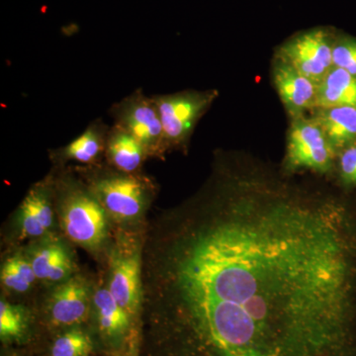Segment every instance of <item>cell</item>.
<instances>
[{
	"label": "cell",
	"instance_id": "1",
	"mask_svg": "<svg viewBox=\"0 0 356 356\" xmlns=\"http://www.w3.org/2000/svg\"><path fill=\"white\" fill-rule=\"evenodd\" d=\"M236 152L163 216L142 298L165 356H356V199Z\"/></svg>",
	"mask_w": 356,
	"mask_h": 356
},
{
	"label": "cell",
	"instance_id": "2",
	"mask_svg": "<svg viewBox=\"0 0 356 356\" xmlns=\"http://www.w3.org/2000/svg\"><path fill=\"white\" fill-rule=\"evenodd\" d=\"M337 154L309 115L290 120L286 151L281 168L289 175L309 172L330 178L336 172Z\"/></svg>",
	"mask_w": 356,
	"mask_h": 356
},
{
	"label": "cell",
	"instance_id": "3",
	"mask_svg": "<svg viewBox=\"0 0 356 356\" xmlns=\"http://www.w3.org/2000/svg\"><path fill=\"white\" fill-rule=\"evenodd\" d=\"M58 191L63 226L72 241L86 248H96L106 235V211L88 186L74 180H60Z\"/></svg>",
	"mask_w": 356,
	"mask_h": 356
},
{
	"label": "cell",
	"instance_id": "4",
	"mask_svg": "<svg viewBox=\"0 0 356 356\" xmlns=\"http://www.w3.org/2000/svg\"><path fill=\"white\" fill-rule=\"evenodd\" d=\"M219 96L217 89L152 95L158 107L168 149L187 151L199 121Z\"/></svg>",
	"mask_w": 356,
	"mask_h": 356
},
{
	"label": "cell",
	"instance_id": "5",
	"mask_svg": "<svg viewBox=\"0 0 356 356\" xmlns=\"http://www.w3.org/2000/svg\"><path fill=\"white\" fill-rule=\"evenodd\" d=\"M95 170L88 186L105 211L119 220H132L142 214L154 187L139 173L119 170Z\"/></svg>",
	"mask_w": 356,
	"mask_h": 356
},
{
	"label": "cell",
	"instance_id": "6",
	"mask_svg": "<svg viewBox=\"0 0 356 356\" xmlns=\"http://www.w3.org/2000/svg\"><path fill=\"white\" fill-rule=\"evenodd\" d=\"M116 125L133 136L149 156H163L168 149L158 107L152 96L138 88L109 109Z\"/></svg>",
	"mask_w": 356,
	"mask_h": 356
},
{
	"label": "cell",
	"instance_id": "7",
	"mask_svg": "<svg viewBox=\"0 0 356 356\" xmlns=\"http://www.w3.org/2000/svg\"><path fill=\"white\" fill-rule=\"evenodd\" d=\"M337 33V29L331 26H317L295 33L276 49L274 56L318 86L334 67L332 48Z\"/></svg>",
	"mask_w": 356,
	"mask_h": 356
},
{
	"label": "cell",
	"instance_id": "8",
	"mask_svg": "<svg viewBox=\"0 0 356 356\" xmlns=\"http://www.w3.org/2000/svg\"><path fill=\"white\" fill-rule=\"evenodd\" d=\"M271 79L290 120L306 116L316 108L317 84L276 56L271 67Z\"/></svg>",
	"mask_w": 356,
	"mask_h": 356
},
{
	"label": "cell",
	"instance_id": "9",
	"mask_svg": "<svg viewBox=\"0 0 356 356\" xmlns=\"http://www.w3.org/2000/svg\"><path fill=\"white\" fill-rule=\"evenodd\" d=\"M109 292L130 317L142 301V259L140 252L117 255L112 261Z\"/></svg>",
	"mask_w": 356,
	"mask_h": 356
},
{
	"label": "cell",
	"instance_id": "10",
	"mask_svg": "<svg viewBox=\"0 0 356 356\" xmlns=\"http://www.w3.org/2000/svg\"><path fill=\"white\" fill-rule=\"evenodd\" d=\"M88 285L79 276L60 285L49 304L51 323L62 327L81 324L88 318Z\"/></svg>",
	"mask_w": 356,
	"mask_h": 356
},
{
	"label": "cell",
	"instance_id": "11",
	"mask_svg": "<svg viewBox=\"0 0 356 356\" xmlns=\"http://www.w3.org/2000/svg\"><path fill=\"white\" fill-rule=\"evenodd\" d=\"M309 116L318 124L337 154L356 144V107L315 108Z\"/></svg>",
	"mask_w": 356,
	"mask_h": 356
},
{
	"label": "cell",
	"instance_id": "12",
	"mask_svg": "<svg viewBox=\"0 0 356 356\" xmlns=\"http://www.w3.org/2000/svg\"><path fill=\"white\" fill-rule=\"evenodd\" d=\"M110 126L102 119H95L76 139L53 152L54 159L76 161L81 165H95L105 154Z\"/></svg>",
	"mask_w": 356,
	"mask_h": 356
},
{
	"label": "cell",
	"instance_id": "13",
	"mask_svg": "<svg viewBox=\"0 0 356 356\" xmlns=\"http://www.w3.org/2000/svg\"><path fill=\"white\" fill-rule=\"evenodd\" d=\"M55 184L44 181L35 185L28 192L20 206V221L23 235L40 236L44 235L53 224V210L51 199Z\"/></svg>",
	"mask_w": 356,
	"mask_h": 356
},
{
	"label": "cell",
	"instance_id": "14",
	"mask_svg": "<svg viewBox=\"0 0 356 356\" xmlns=\"http://www.w3.org/2000/svg\"><path fill=\"white\" fill-rule=\"evenodd\" d=\"M105 156L115 170L125 173H138L147 158L145 147L120 126H110Z\"/></svg>",
	"mask_w": 356,
	"mask_h": 356
},
{
	"label": "cell",
	"instance_id": "15",
	"mask_svg": "<svg viewBox=\"0 0 356 356\" xmlns=\"http://www.w3.org/2000/svg\"><path fill=\"white\" fill-rule=\"evenodd\" d=\"M356 107V76L332 67L317 86L316 108Z\"/></svg>",
	"mask_w": 356,
	"mask_h": 356
},
{
	"label": "cell",
	"instance_id": "16",
	"mask_svg": "<svg viewBox=\"0 0 356 356\" xmlns=\"http://www.w3.org/2000/svg\"><path fill=\"white\" fill-rule=\"evenodd\" d=\"M98 327L105 339L119 341L127 334L130 316L112 296L108 289L96 291L93 297Z\"/></svg>",
	"mask_w": 356,
	"mask_h": 356
},
{
	"label": "cell",
	"instance_id": "17",
	"mask_svg": "<svg viewBox=\"0 0 356 356\" xmlns=\"http://www.w3.org/2000/svg\"><path fill=\"white\" fill-rule=\"evenodd\" d=\"M30 262L36 277L42 280L62 281L74 270L69 254L58 243L38 248Z\"/></svg>",
	"mask_w": 356,
	"mask_h": 356
},
{
	"label": "cell",
	"instance_id": "18",
	"mask_svg": "<svg viewBox=\"0 0 356 356\" xmlns=\"http://www.w3.org/2000/svg\"><path fill=\"white\" fill-rule=\"evenodd\" d=\"M93 350L90 337L79 329H72L58 337L51 356H89Z\"/></svg>",
	"mask_w": 356,
	"mask_h": 356
},
{
	"label": "cell",
	"instance_id": "19",
	"mask_svg": "<svg viewBox=\"0 0 356 356\" xmlns=\"http://www.w3.org/2000/svg\"><path fill=\"white\" fill-rule=\"evenodd\" d=\"M26 329V318L20 308L0 302V337L3 341L19 339Z\"/></svg>",
	"mask_w": 356,
	"mask_h": 356
},
{
	"label": "cell",
	"instance_id": "20",
	"mask_svg": "<svg viewBox=\"0 0 356 356\" xmlns=\"http://www.w3.org/2000/svg\"><path fill=\"white\" fill-rule=\"evenodd\" d=\"M332 64L356 76V38L337 30L334 48Z\"/></svg>",
	"mask_w": 356,
	"mask_h": 356
},
{
	"label": "cell",
	"instance_id": "21",
	"mask_svg": "<svg viewBox=\"0 0 356 356\" xmlns=\"http://www.w3.org/2000/svg\"><path fill=\"white\" fill-rule=\"evenodd\" d=\"M334 175L337 184L343 191L356 188V144L337 154Z\"/></svg>",
	"mask_w": 356,
	"mask_h": 356
},
{
	"label": "cell",
	"instance_id": "22",
	"mask_svg": "<svg viewBox=\"0 0 356 356\" xmlns=\"http://www.w3.org/2000/svg\"><path fill=\"white\" fill-rule=\"evenodd\" d=\"M1 281L4 286L18 293L27 291L31 287V284L23 280L19 274L16 273L15 269L7 261L2 266Z\"/></svg>",
	"mask_w": 356,
	"mask_h": 356
}]
</instances>
